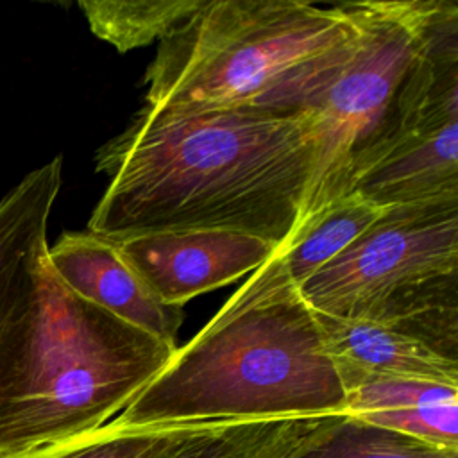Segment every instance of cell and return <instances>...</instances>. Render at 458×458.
Returning <instances> with one entry per match:
<instances>
[{"instance_id": "9", "label": "cell", "mask_w": 458, "mask_h": 458, "mask_svg": "<svg viewBox=\"0 0 458 458\" xmlns=\"http://www.w3.org/2000/svg\"><path fill=\"white\" fill-rule=\"evenodd\" d=\"M344 386V413L437 447L458 449V386L390 376H358Z\"/></svg>"}, {"instance_id": "2", "label": "cell", "mask_w": 458, "mask_h": 458, "mask_svg": "<svg viewBox=\"0 0 458 458\" xmlns=\"http://www.w3.org/2000/svg\"><path fill=\"white\" fill-rule=\"evenodd\" d=\"M345 399L318 317L274 254L109 424L322 417Z\"/></svg>"}, {"instance_id": "17", "label": "cell", "mask_w": 458, "mask_h": 458, "mask_svg": "<svg viewBox=\"0 0 458 458\" xmlns=\"http://www.w3.org/2000/svg\"><path fill=\"white\" fill-rule=\"evenodd\" d=\"M200 426L116 429L107 422L95 433L2 458H163Z\"/></svg>"}, {"instance_id": "4", "label": "cell", "mask_w": 458, "mask_h": 458, "mask_svg": "<svg viewBox=\"0 0 458 458\" xmlns=\"http://www.w3.org/2000/svg\"><path fill=\"white\" fill-rule=\"evenodd\" d=\"M358 34L342 4L204 0L159 41L145 73V107L161 114L315 111Z\"/></svg>"}, {"instance_id": "10", "label": "cell", "mask_w": 458, "mask_h": 458, "mask_svg": "<svg viewBox=\"0 0 458 458\" xmlns=\"http://www.w3.org/2000/svg\"><path fill=\"white\" fill-rule=\"evenodd\" d=\"M315 313L342 383L358 376H390L458 386V360L410 333L381 322Z\"/></svg>"}, {"instance_id": "11", "label": "cell", "mask_w": 458, "mask_h": 458, "mask_svg": "<svg viewBox=\"0 0 458 458\" xmlns=\"http://www.w3.org/2000/svg\"><path fill=\"white\" fill-rule=\"evenodd\" d=\"M61 181L63 159L57 156L0 199V329L47 256L48 220Z\"/></svg>"}, {"instance_id": "1", "label": "cell", "mask_w": 458, "mask_h": 458, "mask_svg": "<svg viewBox=\"0 0 458 458\" xmlns=\"http://www.w3.org/2000/svg\"><path fill=\"white\" fill-rule=\"evenodd\" d=\"M317 150L313 111L161 114L143 106L97 152L109 182L88 231L111 243L229 231L279 250L299 227Z\"/></svg>"}, {"instance_id": "7", "label": "cell", "mask_w": 458, "mask_h": 458, "mask_svg": "<svg viewBox=\"0 0 458 458\" xmlns=\"http://www.w3.org/2000/svg\"><path fill=\"white\" fill-rule=\"evenodd\" d=\"M114 245L154 295L170 306L233 283L277 252L261 238L229 231L159 233Z\"/></svg>"}, {"instance_id": "3", "label": "cell", "mask_w": 458, "mask_h": 458, "mask_svg": "<svg viewBox=\"0 0 458 458\" xmlns=\"http://www.w3.org/2000/svg\"><path fill=\"white\" fill-rule=\"evenodd\" d=\"M175 351L72 292L45 256L0 329V458L98 431Z\"/></svg>"}, {"instance_id": "8", "label": "cell", "mask_w": 458, "mask_h": 458, "mask_svg": "<svg viewBox=\"0 0 458 458\" xmlns=\"http://www.w3.org/2000/svg\"><path fill=\"white\" fill-rule=\"evenodd\" d=\"M55 276L77 295L120 320L175 345L182 306L159 301L122 258L116 245L89 231L63 233L47 249Z\"/></svg>"}, {"instance_id": "5", "label": "cell", "mask_w": 458, "mask_h": 458, "mask_svg": "<svg viewBox=\"0 0 458 458\" xmlns=\"http://www.w3.org/2000/svg\"><path fill=\"white\" fill-rule=\"evenodd\" d=\"M356 48L315 107L318 150L299 225L351 193L354 182L406 140L404 86L449 2H344Z\"/></svg>"}, {"instance_id": "16", "label": "cell", "mask_w": 458, "mask_h": 458, "mask_svg": "<svg viewBox=\"0 0 458 458\" xmlns=\"http://www.w3.org/2000/svg\"><path fill=\"white\" fill-rule=\"evenodd\" d=\"M204 0H82L79 7L91 32L129 52L161 41Z\"/></svg>"}, {"instance_id": "15", "label": "cell", "mask_w": 458, "mask_h": 458, "mask_svg": "<svg viewBox=\"0 0 458 458\" xmlns=\"http://www.w3.org/2000/svg\"><path fill=\"white\" fill-rule=\"evenodd\" d=\"M288 458H458V449L361 422L347 413L326 415Z\"/></svg>"}, {"instance_id": "6", "label": "cell", "mask_w": 458, "mask_h": 458, "mask_svg": "<svg viewBox=\"0 0 458 458\" xmlns=\"http://www.w3.org/2000/svg\"><path fill=\"white\" fill-rule=\"evenodd\" d=\"M456 272L458 200L395 206L299 290L318 313L433 342L456 322Z\"/></svg>"}, {"instance_id": "14", "label": "cell", "mask_w": 458, "mask_h": 458, "mask_svg": "<svg viewBox=\"0 0 458 458\" xmlns=\"http://www.w3.org/2000/svg\"><path fill=\"white\" fill-rule=\"evenodd\" d=\"M322 417L202 424L163 458H288Z\"/></svg>"}, {"instance_id": "12", "label": "cell", "mask_w": 458, "mask_h": 458, "mask_svg": "<svg viewBox=\"0 0 458 458\" xmlns=\"http://www.w3.org/2000/svg\"><path fill=\"white\" fill-rule=\"evenodd\" d=\"M351 193L381 208L458 200V122L408 136Z\"/></svg>"}, {"instance_id": "13", "label": "cell", "mask_w": 458, "mask_h": 458, "mask_svg": "<svg viewBox=\"0 0 458 458\" xmlns=\"http://www.w3.org/2000/svg\"><path fill=\"white\" fill-rule=\"evenodd\" d=\"M386 209L390 208L349 193L304 220L276 252L290 281L301 286L379 220Z\"/></svg>"}]
</instances>
